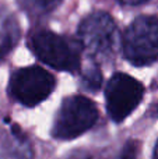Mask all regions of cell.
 Segmentation results:
<instances>
[{
	"label": "cell",
	"mask_w": 158,
	"mask_h": 159,
	"mask_svg": "<svg viewBox=\"0 0 158 159\" xmlns=\"http://www.w3.org/2000/svg\"><path fill=\"white\" fill-rule=\"evenodd\" d=\"M154 159H158V141H157L156 149H154Z\"/></svg>",
	"instance_id": "14"
},
{
	"label": "cell",
	"mask_w": 158,
	"mask_h": 159,
	"mask_svg": "<svg viewBox=\"0 0 158 159\" xmlns=\"http://www.w3.org/2000/svg\"><path fill=\"white\" fill-rule=\"evenodd\" d=\"M60 159H92V157L86 151H81V149H76V151L66 154L64 157H62Z\"/></svg>",
	"instance_id": "11"
},
{
	"label": "cell",
	"mask_w": 158,
	"mask_h": 159,
	"mask_svg": "<svg viewBox=\"0 0 158 159\" xmlns=\"http://www.w3.org/2000/svg\"><path fill=\"white\" fill-rule=\"evenodd\" d=\"M81 49L91 64L111 60L119 46V34L114 18L108 13L95 11L90 14L78 27Z\"/></svg>",
	"instance_id": "1"
},
{
	"label": "cell",
	"mask_w": 158,
	"mask_h": 159,
	"mask_svg": "<svg viewBox=\"0 0 158 159\" xmlns=\"http://www.w3.org/2000/svg\"><path fill=\"white\" fill-rule=\"evenodd\" d=\"M83 81H84V85H86L88 89L97 91L98 88L101 87V82H102V75H101V71H100V69H98V66L90 64L83 74Z\"/></svg>",
	"instance_id": "9"
},
{
	"label": "cell",
	"mask_w": 158,
	"mask_h": 159,
	"mask_svg": "<svg viewBox=\"0 0 158 159\" xmlns=\"http://www.w3.org/2000/svg\"><path fill=\"white\" fill-rule=\"evenodd\" d=\"M55 77L38 66L20 69L11 75L10 93L17 102L32 107L44 102L55 89Z\"/></svg>",
	"instance_id": "5"
},
{
	"label": "cell",
	"mask_w": 158,
	"mask_h": 159,
	"mask_svg": "<svg viewBox=\"0 0 158 159\" xmlns=\"http://www.w3.org/2000/svg\"><path fill=\"white\" fill-rule=\"evenodd\" d=\"M144 88L137 80L125 73H115L105 88L106 110L115 123L123 121L139 106Z\"/></svg>",
	"instance_id": "6"
},
{
	"label": "cell",
	"mask_w": 158,
	"mask_h": 159,
	"mask_svg": "<svg viewBox=\"0 0 158 159\" xmlns=\"http://www.w3.org/2000/svg\"><path fill=\"white\" fill-rule=\"evenodd\" d=\"M123 52L134 66H148L158 60V18L140 16L128 27L123 36Z\"/></svg>",
	"instance_id": "4"
},
{
	"label": "cell",
	"mask_w": 158,
	"mask_h": 159,
	"mask_svg": "<svg viewBox=\"0 0 158 159\" xmlns=\"http://www.w3.org/2000/svg\"><path fill=\"white\" fill-rule=\"evenodd\" d=\"M123 4H129V6H134V4H140V3H144L147 0H119Z\"/></svg>",
	"instance_id": "13"
},
{
	"label": "cell",
	"mask_w": 158,
	"mask_h": 159,
	"mask_svg": "<svg viewBox=\"0 0 158 159\" xmlns=\"http://www.w3.org/2000/svg\"><path fill=\"white\" fill-rule=\"evenodd\" d=\"M62 0H35V3L38 4V7H41L42 10H52L53 7H56V6L60 3Z\"/></svg>",
	"instance_id": "12"
},
{
	"label": "cell",
	"mask_w": 158,
	"mask_h": 159,
	"mask_svg": "<svg viewBox=\"0 0 158 159\" xmlns=\"http://www.w3.org/2000/svg\"><path fill=\"white\" fill-rule=\"evenodd\" d=\"M30 46L41 61L60 71H77L80 49L73 41L52 31L39 30L31 34Z\"/></svg>",
	"instance_id": "3"
},
{
	"label": "cell",
	"mask_w": 158,
	"mask_h": 159,
	"mask_svg": "<svg viewBox=\"0 0 158 159\" xmlns=\"http://www.w3.org/2000/svg\"><path fill=\"white\" fill-rule=\"evenodd\" d=\"M0 159H34L28 137L18 126H10L0 137Z\"/></svg>",
	"instance_id": "7"
},
{
	"label": "cell",
	"mask_w": 158,
	"mask_h": 159,
	"mask_svg": "<svg viewBox=\"0 0 158 159\" xmlns=\"http://www.w3.org/2000/svg\"><path fill=\"white\" fill-rule=\"evenodd\" d=\"M139 158V143L137 141H128L123 145L120 154L118 155L116 159H137Z\"/></svg>",
	"instance_id": "10"
},
{
	"label": "cell",
	"mask_w": 158,
	"mask_h": 159,
	"mask_svg": "<svg viewBox=\"0 0 158 159\" xmlns=\"http://www.w3.org/2000/svg\"><path fill=\"white\" fill-rule=\"evenodd\" d=\"M20 25L13 16H0V61L16 48L20 39Z\"/></svg>",
	"instance_id": "8"
},
{
	"label": "cell",
	"mask_w": 158,
	"mask_h": 159,
	"mask_svg": "<svg viewBox=\"0 0 158 159\" xmlns=\"http://www.w3.org/2000/svg\"><path fill=\"white\" fill-rule=\"evenodd\" d=\"M98 120V109L91 99L83 95L64 98L52 126L55 140L70 141L88 131Z\"/></svg>",
	"instance_id": "2"
}]
</instances>
